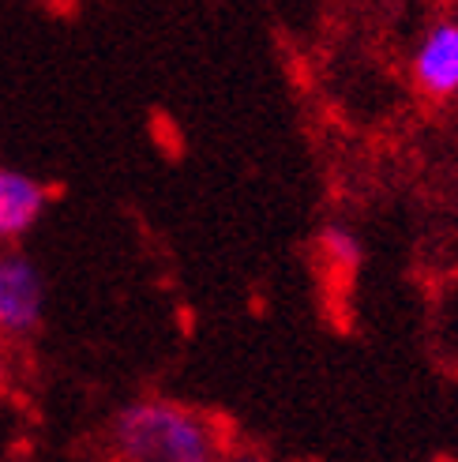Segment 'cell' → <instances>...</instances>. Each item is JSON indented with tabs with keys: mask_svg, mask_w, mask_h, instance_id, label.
Segmentation results:
<instances>
[{
	"mask_svg": "<svg viewBox=\"0 0 458 462\" xmlns=\"http://www.w3.org/2000/svg\"><path fill=\"white\" fill-rule=\"evenodd\" d=\"M102 440L113 462H218L229 451L211 413L162 395L124 402Z\"/></svg>",
	"mask_w": 458,
	"mask_h": 462,
	"instance_id": "6da1fadb",
	"label": "cell"
},
{
	"mask_svg": "<svg viewBox=\"0 0 458 462\" xmlns=\"http://www.w3.org/2000/svg\"><path fill=\"white\" fill-rule=\"evenodd\" d=\"M45 319V274L23 248H0V342H27Z\"/></svg>",
	"mask_w": 458,
	"mask_h": 462,
	"instance_id": "7a4b0ae2",
	"label": "cell"
},
{
	"mask_svg": "<svg viewBox=\"0 0 458 462\" xmlns=\"http://www.w3.org/2000/svg\"><path fill=\"white\" fill-rule=\"evenodd\" d=\"M409 79L428 102L458 98V15H440L409 53Z\"/></svg>",
	"mask_w": 458,
	"mask_h": 462,
	"instance_id": "3957f363",
	"label": "cell"
},
{
	"mask_svg": "<svg viewBox=\"0 0 458 462\" xmlns=\"http://www.w3.org/2000/svg\"><path fill=\"white\" fill-rule=\"evenodd\" d=\"M50 184L0 162V248H19L50 211Z\"/></svg>",
	"mask_w": 458,
	"mask_h": 462,
	"instance_id": "277c9868",
	"label": "cell"
},
{
	"mask_svg": "<svg viewBox=\"0 0 458 462\" xmlns=\"http://www.w3.org/2000/svg\"><path fill=\"white\" fill-rule=\"evenodd\" d=\"M316 252L334 274H353L364 263V241L346 218H331L316 229Z\"/></svg>",
	"mask_w": 458,
	"mask_h": 462,
	"instance_id": "5b68a950",
	"label": "cell"
},
{
	"mask_svg": "<svg viewBox=\"0 0 458 462\" xmlns=\"http://www.w3.org/2000/svg\"><path fill=\"white\" fill-rule=\"evenodd\" d=\"M218 462H270V458L260 455V451H252V448H229Z\"/></svg>",
	"mask_w": 458,
	"mask_h": 462,
	"instance_id": "8992f818",
	"label": "cell"
},
{
	"mask_svg": "<svg viewBox=\"0 0 458 462\" xmlns=\"http://www.w3.org/2000/svg\"><path fill=\"white\" fill-rule=\"evenodd\" d=\"M5 391H8V368H5V357H0V399H5Z\"/></svg>",
	"mask_w": 458,
	"mask_h": 462,
	"instance_id": "52a82bcc",
	"label": "cell"
},
{
	"mask_svg": "<svg viewBox=\"0 0 458 462\" xmlns=\"http://www.w3.org/2000/svg\"><path fill=\"white\" fill-rule=\"evenodd\" d=\"M0 350H5V342H0Z\"/></svg>",
	"mask_w": 458,
	"mask_h": 462,
	"instance_id": "ba28073f",
	"label": "cell"
}]
</instances>
